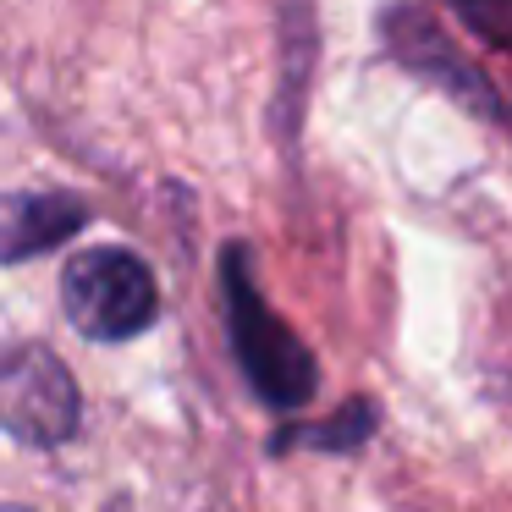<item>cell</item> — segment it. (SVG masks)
Listing matches in <instances>:
<instances>
[{
    "label": "cell",
    "instance_id": "obj_6",
    "mask_svg": "<svg viewBox=\"0 0 512 512\" xmlns=\"http://www.w3.org/2000/svg\"><path fill=\"white\" fill-rule=\"evenodd\" d=\"M380 430V402L375 397H347L331 419L320 424H276L265 441L270 457H287V452H331V457H347V452H364Z\"/></svg>",
    "mask_w": 512,
    "mask_h": 512
},
{
    "label": "cell",
    "instance_id": "obj_3",
    "mask_svg": "<svg viewBox=\"0 0 512 512\" xmlns=\"http://www.w3.org/2000/svg\"><path fill=\"white\" fill-rule=\"evenodd\" d=\"M0 430L17 446L56 452L83 430V391L50 342H17L0 364Z\"/></svg>",
    "mask_w": 512,
    "mask_h": 512
},
{
    "label": "cell",
    "instance_id": "obj_1",
    "mask_svg": "<svg viewBox=\"0 0 512 512\" xmlns=\"http://www.w3.org/2000/svg\"><path fill=\"white\" fill-rule=\"evenodd\" d=\"M221 320L254 402H265L276 413H298L320 397V364H314L309 342L259 292L254 265H248V243L221 248Z\"/></svg>",
    "mask_w": 512,
    "mask_h": 512
},
{
    "label": "cell",
    "instance_id": "obj_5",
    "mask_svg": "<svg viewBox=\"0 0 512 512\" xmlns=\"http://www.w3.org/2000/svg\"><path fill=\"white\" fill-rule=\"evenodd\" d=\"M89 226V199L67 188H34V193H12L6 199V248L0 259L6 265H28L34 254L72 243V237Z\"/></svg>",
    "mask_w": 512,
    "mask_h": 512
},
{
    "label": "cell",
    "instance_id": "obj_2",
    "mask_svg": "<svg viewBox=\"0 0 512 512\" xmlns=\"http://www.w3.org/2000/svg\"><path fill=\"white\" fill-rule=\"evenodd\" d=\"M61 314L89 342L122 347L160 320V276L122 243L83 248L61 265Z\"/></svg>",
    "mask_w": 512,
    "mask_h": 512
},
{
    "label": "cell",
    "instance_id": "obj_4",
    "mask_svg": "<svg viewBox=\"0 0 512 512\" xmlns=\"http://www.w3.org/2000/svg\"><path fill=\"white\" fill-rule=\"evenodd\" d=\"M380 28H386L391 56H397L402 67H413L419 78L441 83V89L452 94V100H463L474 116H490V122L507 116V111H501V100H496V89H490V78H479V72L468 67V61L457 56L441 34H435L424 12H413V6H391V12L380 17Z\"/></svg>",
    "mask_w": 512,
    "mask_h": 512
},
{
    "label": "cell",
    "instance_id": "obj_7",
    "mask_svg": "<svg viewBox=\"0 0 512 512\" xmlns=\"http://www.w3.org/2000/svg\"><path fill=\"white\" fill-rule=\"evenodd\" d=\"M446 12L474 39H485V45L512 56V0H446Z\"/></svg>",
    "mask_w": 512,
    "mask_h": 512
},
{
    "label": "cell",
    "instance_id": "obj_8",
    "mask_svg": "<svg viewBox=\"0 0 512 512\" xmlns=\"http://www.w3.org/2000/svg\"><path fill=\"white\" fill-rule=\"evenodd\" d=\"M6 512H28V507H6Z\"/></svg>",
    "mask_w": 512,
    "mask_h": 512
}]
</instances>
